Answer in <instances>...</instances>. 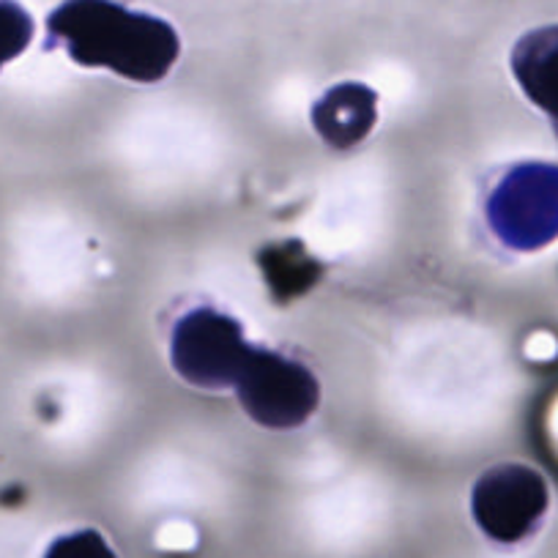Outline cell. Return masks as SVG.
<instances>
[{
    "label": "cell",
    "instance_id": "4",
    "mask_svg": "<svg viewBox=\"0 0 558 558\" xmlns=\"http://www.w3.org/2000/svg\"><path fill=\"white\" fill-rule=\"evenodd\" d=\"M545 512V485L534 471L496 469L474 487V514L490 536L512 542L529 534L536 518Z\"/></svg>",
    "mask_w": 558,
    "mask_h": 558
},
{
    "label": "cell",
    "instance_id": "1",
    "mask_svg": "<svg viewBox=\"0 0 558 558\" xmlns=\"http://www.w3.org/2000/svg\"><path fill=\"white\" fill-rule=\"evenodd\" d=\"M52 45L83 66H105L137 83H157L179 58L173 25L129 12L112 0H66L47 20Z\"/></svg>",
    "mask_w": 558,
    "mask_h": 558
},
{
    "label": "cell",
    "instance_id": "2",
    "mask_svg": "<svg viewBox=\"0 0 558 558\" xmlns=\"http://www.w3.org/2000/svg\"><path fill=\"white\" fill-rule=\"evenodd\" d=\"M235 384L252 418L266 427H296L318 405V380L304 364L268 351H252Z\"/></svg>",
    "mask_w": 558,
    "mask_h": 558
},
{
    "label": "cell",
    "instance_id": "6",
    "mask_svg": "<svg viewBox=\"0 0 558 558\" xmlns=\"http://www.w3.org/2000/svg\"><path fill=\"white\" fill-rule=\"evenodd\" d=\"M34 36L28 12L14 0H0V66L17 58Z\"/></svg>",
    "mask_w": 558,
    "mask_h": 558
},
{
    "label": "cell",
    "instance_id": "7",
    "mask_svg": "<svg viewBox=\"0 0 558 558\" xmlns=\"http://www.w3.org/2000/svg\"><path fill=\"white\" fill-rule=\"evenodd\" d=\"M47 558H116L107 542L96 531H80V534L63 536L47 550Z\"/></svg>",
    "mask_w": 558,
    "mask_h": 558
},
{
    "label": "cell",
    "instance_id": "3",
    "mask_svg": "<svg viewBox=\"0 0 558 558\" xmlns=\"http://www.w3.org/2000/svg\"><path fill=\"white\" fill-rule=\"evenodd\" d=\"M250 353L239 324L211 310H195L175 326L173 364L190 384L235 386Z\"/></svg>",
    "mask_w": 558,
    "mask_h": 558
},
{
    "label": "cell",
    "instance_id": "5",
    "mask_svg": "<svg viewBox=\"0 0 558 558\" xmlns=\"http://www.w3.org/2000/svg\"><path fill=\"white\" fill-rule=\"evenodd\" d=\"M320 137L331 146H353L375 123V94L364 85L348 83L329 90L315 107Z\"/></svg>",
    "mask_w": 558,
    "mask_h": 558
}]
</instances>
